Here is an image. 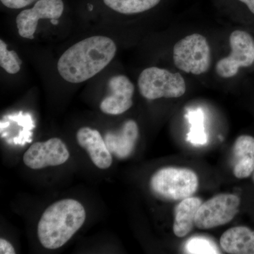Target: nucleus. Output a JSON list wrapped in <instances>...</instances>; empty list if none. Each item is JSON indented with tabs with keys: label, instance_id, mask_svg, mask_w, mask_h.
<instances>
[{
	"label": "nucleus",
	"instance_id": "nucleus-15",
	"mask_svg": "<svg viewBox=\"0 0 254 254\" xmlns=\"http://www.w3.org/2000/svg\"><path fill=\"white\" fill-rule=\"evenodd\" d=\"M203 201L198 197L190 196L180 200L175 207L174 234L178 237L187 236L195 225V215Z\"/></svg>",
	"mask_w": 254,
	"mask_h": 254
},
{
	"label": "nucleus",
	"instance_id": "nucleus-3",
	"mask_svg": "<svg viewBox=\"0 0 254 254\" xmlns=\"http://www.w3.org/2000/svg\"><path fill=\"white\" fill-rule=\"evenodd\" d=\"M198 187V176L188 168H161L153 174L150 180L153 194L167 200H182L192 196Z\"/></svg>",
	"mask_w": 254,
	"mask_h": 254
},
{
	"label": "nucleus",
	"instance_id": "nucleus-2",
	"mask_svg": "<svg viewBox=\"0 0 254 254\" xmlns=\"http://www.w3.org/2000/svg\"><path fill=\"white\" fill-rule=\"evenodd\" d=\"M86 210L76 200L55 202L45 210L38 222V237L42 246L57 250L64 245L86 220Z\"/></svg>",
	"mask_w": 254,
	"mask_h": 254
},
{
	"label": "nucleus",
	"instance_id": "nucleus-20",
	"mask_svg": "<svg viewBox=\"0 0 254 254\" xmlns=\"http://www.w3.org/2000/svg\"><path fill=\"white\" fill-rule=\"evenodd\" d=\"M36 0H1V2L9 9H18L26 7Z\"/></svg>",
	"mask_w": 254,
	"mask_h": 254
},
{
	"label": "nucleus",
	"instance_id": "nucleus-23",
	"mask_svg": "<svg viewBox=\"0 0 254 254\" xmlns=\"http://www.w3.org/2000/svg\"><path fill=\"white\" fill-rule=\"evenodd\" d=\"M50 21H51V23L54 25H57L58 23V19H51L50 20Z\"/></svg>",
	"mask_w": 254,
	"mask_h": 254
},
{
	"label": "nucleus",
	"instance_id": "nucleus-12",
	"mask_svg": "<svg viewBox=\"0 0 254 254\" xmlns=\"http://www.w3.org/2000/svg\"><path fill=\"white\" fill-rule=\"evenodd\" d=\"M138 136L139 131L136 122L127 120L119 131L107 133L104 139L111 154L122 160L132 154Z\"/></svg>",
	"mask_w": 254,
	"mask_h": 254
},
{
	"label": "nucleus",
	"instance_id": "nucleus-14",
	"mask_svg": "<svg viewBox=\"0 0 254 254\" xmlns=\"http://www.w3.org/2000/svg\"><path fill=\"white\" fill-rule=\"evenodd\" d=\"M220 245L227 254H254V231L247 227H232L222 234Z\"/></svg>",
	"mask_w": 254,
	"mask_h": 254
},
{
	"label": "nucleus",
	"instance_id": "nucleus-9",
	"mask_svg": "<svg viewBox=\"0 0 254 254\" xmlns=\"http://www.w3.org/2000/svg\"><path fill=\"white\" fill-rule=\"evenodd\" d=\"M63 0H38L31 9L23 10L16 17L18 34L26 39H34L40 19H58L63 14Z\"/></svg>",
	"mask_w": 254,
	"mask_h": 254
},
{
	"label": "nucleus",
	"instance_id": "nucleus-10",
	"mask_svg": "<svg viewBox=\"0 0 254 254\" xmlns=\"http://www.w3.org/2000/svg\"><path fill=\"white\" fill-rule=\"evenodd\" d=\"M108 87L110 94L100 105L103 113L111 115H121L131 108L134 86L127 76H113L108 82Z\"/></svg>",
	"mask_w": 254,
	"mask_h": 254
},
{
	"label": "nucleus",
	"instance_id": "nucleus-19",
	"mask_svg": "<svg viewBox=\"0 0 254 254\" xmlns=\"http://www.w3.org/2000/svg\"><path fill=\"white\" fill-rule=\"evenodd\" d=\"M22 62L16 52L8 50L2 40L0 41V66L10 74L17 73L21 69Z\"/></svg>",
	"mask_w": 254,
	"mask_h": 254
},
{
	"label": "nucleus",
	"instance_id": "nucleus-22",
	"mask_svg": "<svg viewBox=\"0 0 254 254\" xmlns=\"http://www.w3.org/2000/svg\"><path fill=\"white\" fill-rule=\"evenodd\" d=\"M248 6L249 9L254 14V0H240Z\"/></svg>",
	"mask_w": 254,
	"mask_h": 254
},
{
	"label": "nucleus",
	"instance_id": "nucleus-6",
	"mask_svg": "<svg viewBox=\"0 0 254 254\" xmlns=\"http://www.w3.org/2000/svg\"><path fill=\"white\" fill-rule=\"evenodd\" d=\"M240 198L232 193H221L202 203L195 215V225L209 230L226 225L239 212Z\"/></svg>",
	"mask_w": 254,
	"mask_h": 254
},
{
	"label": "nucleus",
	"instance_id": "nucleus-8",
	"mask_svg": "<svg viewBox=\"0 0 254 254\" xmlns=\"http://www.w3.org/2000/svg\"><path fill=\"white\" fill-rule=\"evenodd\" d=\"M69 153L66 145L58 138L33 143L23 155V163L33 170L58 166L66 163Z\"/></svg>",
	"mask_w": 254,
	"mask_h": 254
},
{
	"label": "nucleus",
	"instance_id": "nucleus-1",
	"mask_svg": "<svg viewBox=\"0 0 254 254\" xmlns=\"http://www.w3.org/2000/svg\"><path fill=\"white\" fill-rule=\"evenodd\" d=\"M116 53V44L110 38L90 37L70 47L63 53L58 61V72L69 83L88 81L104 69Z\"/></svg>",
	"mask_w": 254,
	"mask_h": 254
},
{
	"label": "nucleus",
	"instance_id": "nucleus-4",
	"mask_svg": "<svg viewBox=\"0 0 254 254\" xmlns=\"http://www.w3.org/2000/svg\"><path fill=\"white\" fill-rule=\"evenodd\" d=\"M173 60L175 66L185 72H207L211 64V51L206 38L194 33L180 40L174 46Z\"/></svg>",
	"mask_w": 254,
	"mask_h": 254
},
{
	"label": "nucleus",
	"instance_id": "nucleus-21",
	"mask_svg": "<svg viewBox=\"0 0 254 254\" xmlns=\"http://www.w3.org/2000/svg\"><path fill=\"white\" fill-rule=\"evenodd\" d=\"M0 254H16V252L10 242L4 239H1L0 240Z\"/></svg>",
	"mask_w": 254,
	"mask_h": 254
},
{
	"label": "nucleus",
	"instance_id": "nucleus-13",
	"mask_svg": "<svg viewBox=\"0 0 254 254\" xmlns=\"http://www.w3.org/2000/svg\"><path fill=\"white\" fill-rule=\"evenodd\" d=\"M233 174L237 178L250 177L254 171V138L242 135L237 138L233 149Z\"/></svg>",
	"mask_w": 254,
	"mask_h": 254
},
{
	"label": "nucleus",
	"instance_id": "nucleus-17",
	"mask_svg": "<svg viewBox=\"0 0 254 254\" xmlns=\"http://www.w3.org/2000/svg\"><path fill=\"white\" fill-rule=\"evenodd\" d=\"M186 118L190 124L187 141L193 145H204L208 143V135L205 130L204 114L200 109L190 110Z\"/></svg>",
	"mask_w": 254,
	"mask_h": 254
},
{
	"label": "nucleus",
	"instance_id": "nucleus-18",
	"mask_svg": "<svg viewBox=\"0 0 254 254\" xmlns=\"http://www.w3.org/2000/svg\"><path fill=\"white\" fill-rule=\"evenodd\" d=\"M187 254H220L216 244L208 237L196 236L190 239L185 245Z\"/></svg>",
	"mask_w": 254,
	"mask_h": 254
},
{
	"label": "nucleus",
	"instance_id": "nucleus-16",
	"mask_svg": "<svg viewBox=\"0 0 254 254\" xmlns=\"http://www.w3.org/2000/svg\"><path fill=\"white\" fill-rule=\"evenodd\" d=\"M108 7L123 14L144 12L155 7L161 0H103Z\"/></svg>",
	"mask_w": 254,
	"mask_h": 254
},
{
	"label": "nucleus",
	"instance_id": "nucleus-11",
	"mask_svg": "<svg viewBox=\"0 0 254 254\" xmlns=\"http://www.w3.org/2000/svg\"><path fill=\"white\" fill-rule=\"evenodd\" d=\"M76 140L80 146L86 150L95 166L102 170L111 166L113 157L98 130L82 127L76 133Z\"/></svg>",
	"mask_w": 254,
	"mask_h": 254
},
{
	"label": "nucleus",
	"instance_id": "nucleus-5",
	"mask_svg": "<svg viewBox=\"0 0 254 254\" xmlns=\"http://www.w3.org/2000/svg\"><path fill=\"white\" fill-rule=\"evenodd\" d=\"M138 86L142 96L150 100L180 98L186 92V83L180 73L158 67L143 70L138 77Z\"/></svg>",
	"mask_w": 254,
	"mask_h": 254
},
{
	"label": "nucleus",
	"instance_id": "nucleus-24",
	"mask_svg": "<svg viewBox=\"0 0 254 254\" xmlns=\"http://www.w3.org/2000/svg\"><path fill=\"white\" fill-rule=\"evenodd\" d=\"M253 180H254V175H253Z\"/></svg>",
	"mask_w": 254,
	"mask_h": 254
},
{
	"label": "nucleus",
	"instance_id": "nucleus-7",
	"mask_svg": "<svg viewBox=\"0 0 254 254\" xmlns=\"http://www.w3.org/2000/svg\"><path fill=\"white\" fill-rule=\"evenodd\" d=\"M231 53L217 63L216 72L220 77L231 78L237 75L240 67H248L254 63V42L248 33L232 32L230 36Z\"/></svg>",
	"mask_w": 254,
	"mask_h": 254
}]
</instances>
